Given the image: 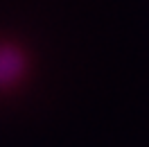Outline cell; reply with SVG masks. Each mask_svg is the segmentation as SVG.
Segmentation results:
<instances>
[{
    "instance_id": "6da1fadb",
    "label": "cell",
    "mask_w": 149,
    "mask_h": 147,
    "mask_svg": "<svg viewBox=\"0 0 149 147\" xmlns=\"http://www.w3.org/2000/svg\"><path fill=\"white\" fill-rule=\"evenodd\" d=\"M23 70V59L11 48H0V84L16 79Z\"/></svg>"
}]
</instances>
